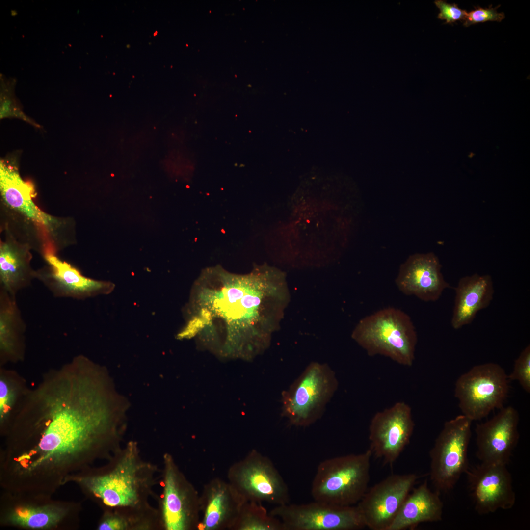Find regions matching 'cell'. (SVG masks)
Instances as JSON below:
<instances>
[{"instance_id":"15","label":"cell","mask_w":530,"mask_h":530,"mask_svg":"<svg viewBox=\"0 0 530 530\" xmlns=\"http://www.w3.org/2000/svg\"><path fill=\"white\" fill-rule=\"evenodd\" d=\"M519 422L518 411L510 406L476 425V454L481 462L507 465L519 439Z\"/></svg>"},{"instance_id":"22","label":"cell","mask_w":530,"mask_h":530,"mask_svg":"<svg viewBox=\"0 0 530 530\" xmlns=\"http://www.w3.org/2000/svg\"><path fill=\"white\" fill-rule=\"evenodd\" d=\"M440 495L429 488L426 479L413 488L387 530H404L421 523L441 520L443 504Z\"/></svg>"},{"instance_id":"1","label":"cell","mask_w":530,"mask_h":530,"mask_svg":"<svg viewBox=\"0 0 530 530\" xmlns=\"http://www.w3.org/2000/svg\"><path fill=\"white\" fill-rule=\"evenodd\" d=\"M129 406L106 368L78 355L29 388L11 432L41 462L87 461L121 446Z\"/></svg>"},{"instance_id":"3","label":"cell","mask_w":530,"mask_h":530,"mask_svg":"<svg viewBox=\"0 0 530 530\" xmlns=\"http://www.w3.org/2000/svg\"><path fill=\"white\" fill-rule=\"evenodd\" d=\"M108 464L88 474L83 484L108 510H131L151 506L149 499L158 482L159 470L142 459L137 442H128L110 458Z\"/></svg>"},{"instance_id":"17","label":"cell","mask_w":530,"mask_h":530,"mask_svg":"<svg viewBox=\"0 0 530 530\" xmlns=\"http://www.w3.org/2000/svg\"><path fill=\"white\" fill-rule=\"evenodd\" d=\"M247 501L228 481L212 479L200 495L198 530H232Z\"/></svg>"},{"instance_id":"5","label":"cell","mask_w":530,"mask_h":530,"mask_svg":"<svg viewBox=\"0 0 530 530\" xmlns=\"http://www.w3.org/2000/svg\"><path fill=\"white\" fill-rule=\"evenodd\" d=\"M371 457L368 449L321 461L312 483L314 500L339 506L357 504L368 489Z\"/></svg>"},{"instance_id":"25","label":"cell","mask_w":530,"mask_h":530,"mask_svg":"<svg viewBox=\"0 0 530 530\" xmlns=\"http://www.w3.org/2000/svg\"><path fill=\"white\" fill-rule=\"evenodd\" d=\"M29 389L18 372L0 366V422L2 426L9 425Z\"/></svg>"},{"instance_id":"7","label":"cell","mask_w":530,"mask_h":530,"mask_svg":"<svg viewBox=\"0 0 530 530\" xmlns=\"http://www.w3.org/2000/svg\"><path fill=\"white\" fill-rule=\"evenodd\" d=\"M472 422L463 414L445 422L430 451L429 477L439 494L452 490L469 467Z\"/></svg>"},{"instance_id":"12","label":"cell","mask_w":530,"mask_h":530,"mask_svg":"<svg viewBox=\"0 0 530 530\" xmlns=\"http://www.w3.org/2000/svg\"><path fill=\"white\" fill-rule=\"evenodd\" d=\"M414 427L412 409L404 401L376 413L369 428L372 456L392 465L409 443Z\"/></svg>"},{"instance_id":"2","label":"cell","mask_w":530,"mask_h":530,"mask_svg":"<svg viewBox=\"0 0 530 530\" xmlns=\"http://www.w3.org/2000/svg\"><path fill=\"white\" fill-rule=\"evenodd\" d=\"M196 287L199 334L212 341L220 337L222 354L249 359L268 347L290 299L285 274L267 265L244 275L209 268Z\"/></svg>"},{"instance_id":"16","label":"cell","mask_w":530,"mask_h":530,"mask_svg":"<svg viewBox=\"0 0 530 530\" xmlns=\"http://www.w3.org/2000/svg\"><path fill=\"white\" fill-rule=\"evenodd\" d=\"M441 265L433 253H417L403 263L396 279L399 290L425 302L438 300L443 292L451 287L444 279Z\"/></svg>"},{"instance_id":"28","label":"cell","mask_w":530,"mask_h":530,"mask_svg":"<svg viewBox=\"0 0 530 530\" xmlns=\"http://www.w3.org/2000/svg\"><path fill=\"white\" fill-rule=\"evenodd\" d=\"M14 118L21 119L37 129L41 125L26 115L18 106L13 96L10 88L2 89L0 93V119Z\"/></svg>"},{"instance_id":"32","label":"cell","mask_w":530,"mask_h":530,"mask_svg":"<svg viewBox=\"0 0 530 530\" xmlns=\"http://www.w3.org/2000/svg\"><path fill=\"white\" fill-rule=\"evenodd\" d=\"M11 434H12V437H13V438H16V439H15V440H16V441H20V440H19V439H18V438H17V437H16V436H14V435H13V434L12 433V432H11ZM21 442H22V441H21ZM121 447H122V446H120V447H119V448H118L117 449H115V450H113L112 451H111V452H109V453H106V454H104V455H102V456H100V457H98V458H100V457H105L106 456H107V457H111V456H112V455H113V454H114V453H115V452H116V451H117V450H119V449H120V448H121ZM29 452H31V451L30 450ZM32 454H33V455H34V454L33 453V454H31V455H32ZM95 458V459H97V458ZM94 459H93V460H89V461H87L82 462V463H88V462H90V461H93V460H94ZM33 461H34V462H33V464H32L31 465L32 467H37V466H41V465H46L47 464V463H44L41 462H40V461L39 460V459H38V458H37V457H36V456H35V458H34V460H33Z\"/></svg>"},{"instance_id":"18","label":"cell","mask_w":530,"mask_h":530,"mask_svg":"<svg viewBox=\"0 0 530 530\" xmlns=\"http://www.w3.org/2000/svg\"><path fill=\"white\" fill-rule=\"evenodd\" d=\"M45 259L49 265V272L36 274V276L55 297L81 300L107 294L114 289V285L110 282L84 276L75 267L51 252L46 253Z\"/></svg>"},{"instance_id":"23","label":"cell","mask_w":530,"mask_h":530,"mask_svg":"<svg viewBox=\"0 0 530 530\" xmlns=\"http://www.w3.org/2000/svg\"><path fill=\"white\" fill-rule=\"evenodd\" d=\"M30 257L26 250L9 243L0 247V289L13 296L28 287L36 273L29 265Z\"/></svg>"},{"instance_id":"29","label":"cell","mask_w":530,"mask_h":530,"mask_svg":"<svg viewBox=\"0 0 530 530\" xmlns=\"http://www.w3.org/2000/svg\"><path fill=\"white\" fill-rule=\"evenodd\" d=\"M509 380H517L522 388L530 393V345H528L516 359Z\"/></svg>"},{"instance_id":"4","label":"cell","mask_w":530,"mask_h":530,"mask_svg":"<svg viewBox=\"0 0 530 530\" xmlns=\"http://www.w3.org/2000/svg\"><path fill=\"white\" fill-rule=\"evenodd\" d=\"M352 338L370 356L382 355L407 367L412 365L418 338L409 315L387 307L361 319Z\"/></svg>"},{"instance_id":"6","label":"cell","mask_w":530,"mask_h":530,"mask_svg":"<svg viewBox=\"0 0 530 530\" xmlns=\"http://www.w3.org/2000/svg\"><path fill=\"white\" fill-rule=\"evenodd\" d=\"M338 387L334 371L326 364L312 362L282 393V415L294 426L306 427L322 416Z\"/></svg>"},{"instance_id":"13","label":"cell","mask_w":530,"mask_h":530,"mask_svg":"<svg viewBox=\"0 0 530 530\" xmlns=\"http://www.w3.org/2000/svg\"><path fill=\"white\" fill-rule=\"evenodd\" d=\"M419 478L414 473L392 474L368 489L356 505L365 527L387 530Z\"/></svg>"},{"instance_id":"24","label":"cell","mask_w":530,"mask_h":530,"mask_svg":"<svg viewBox=\"0 0 530 530\" xmlns=\"http://www.w3.org/2000/svg\"><path fill=\"white\" fill-rule=\"evenodd\" d=\"M99 530H162L158 509L153 506L131 510H108L98 525Z\"/></svg>"},{"instance_id":"30","label":"cell","mask_w":530,"mask_h":530,"mask_svg":"<svg viewBox=\"0 0 530 530\" xmlns=\"http://www.w3.org/2000/svg\"><path fill=\"white\" fill-rule=\"evenodd\" d=\"M500 5L493 8L491 5L488 8L480 7H475V9L468 13L464 21L463 25L469 26L472 24L483 23L488 21L501 22L505 18L503 12L499 13L497 9Z\"/></svg>"},{"instance_id":"27","label":"cell","mask_w":530,"mask_h":530,"mask_svg":"<svg viewBox=\"0 0 530 530\" xmlns=\"http://www.w3.org/2000/svg\"><path fill=\"white\" fill-rule=\"evenodd\" d=\"M56 511L48 508L20 507L12 515L17 524L31 528H45L55 524L60 518Z\"/></svg>"},{"instance_id":"26","label":"cell","mask_w":530,"mask_h":530,"mask_svg":"<svg viewBox=\"0 0 530 530\" xmlns=\"http://www.w3.org/2000/svg\"><path fill=\"white\" fill-rule=\"evenodd\" d=\"M232 530H284L281 521L268 512L262 503L247 501Z\"/></svg>"},{"instance_id":"14","label":"cell","mask_w":530,"mask_h":530,"mask_svg":"<svg viewBox=\"0 0 530 530\" xmlns=\"http://www.w3.org/2000/svg\"><path fill=\"white\" fill-rule=\"evenodd\" d=\"M465 474L475 509L479 514L509 509L516 502L512 478L506 465L481 462Z\"/></svg>"},{"instance_id":"20","label":"cell","mask_w":530,"mask_h":530,"mask_svg":"<svg viewBox=\"0 0 530 530\" xmlns=\"http://www.w3.org/2000/svg\"><path fill=\"white\" fill-rule=\"evenodd\" d=\"M14 158L0 160V190L5 203L29 219L44 225L53 222L50 216L36 206L33 185L21 177Z\"/></svg>"},{"instance_id":"21","label":"cell","mask_w":530,"mask_h":530,"mask_svg":"<svg viewBox=\"0 0 530 530\" xmlns=\"http://www.w3.org/2000/svg\"><path fill=\"white\" fill-rule=\"evenodd\" d=\"M26 325L16 300L0 289V363L22 361L25 357Z\"/></svg>"},{"instance_id":"31","label":"cell","mask_w":530,"mask_h":530,"mask_svg":"<svg viewBox=\"0 0 530 530\" xmlns=\"http://www.w3.org/2000/svg\"><path fill=\"white\" fill-rule=\"evenodd\" d=\"M434 3L440 10L438 18L445 20V24H451L458 20L464 21L467 17L468 12L459 8L455 3H448L446 1L442 0H435Z\"/></svg>"},{"instance_id":"9","label":"cell","mask_w":530,"mask_h":530,"mask_svg":"<svg viewBox=\"0 0 530 530\" xmlns=\"http://www.w3.org/2000/svg\"><path fill=\"white\" fill-rule=\"evenodd\" d=\"M162 492L158 508L163 530H198L200 495L172 455H163Z\"/></svg>"},{"instance_id":"11","label":"cell","mask_w":530,"mask_h":530,"mask_svg":"<svg viewBox=\"0 0 530 530\" xmlns=\"http://www.w3.org/2000/svg\"><path fill=\"white\" fill-rule=\"evenodd\" d=\"M284 530H356L365 527L356 506H339L314 501L276 505L270 512Z\"/></svg>"},{"instance_id":"8","label":"cell","mask_w":530,"mask_h":530,"mask_svg":"<svg viewBox=\"0 0 530 530\" xmlns=\"http://www.w3.org/2000/svg\"><path fill=\"white\" fill-rule=\"evenodd\" d=\"M508 375L499 364L476 365L457 379L455 397L464 415L472 422L503 407L509 393Z\"/></svg>"},{"instance_id":"10","label":"cell","mask_w":530,"mask_h":530,"mask_svg":"<svg viewBox=\"0 0 530 530\" xmlns=\"http://www.w3.org/2000/svg\"><path fill=\"white\" fill-rule=\"evenodd\" d=\"M227 478L248 501L276 505L290 503L283 478L271 460L255 450L229 467Z\"/></svg>"},{"instance_id":"19","label":"cell","mask_w":530,"mask_h":530,"mask_svg":"<svg viewBox=\"0 0 530 530\" xmlns=\"http://www.w3.org/2000/svg\"><path fill=\"white\" fill-rule=\"evenodd\" d=\"M454 290L451 325L457 330L471 323L479 311L489 306L494 288L490 275L475 273L461 278Z\"/></svg>"}]
</instances>
